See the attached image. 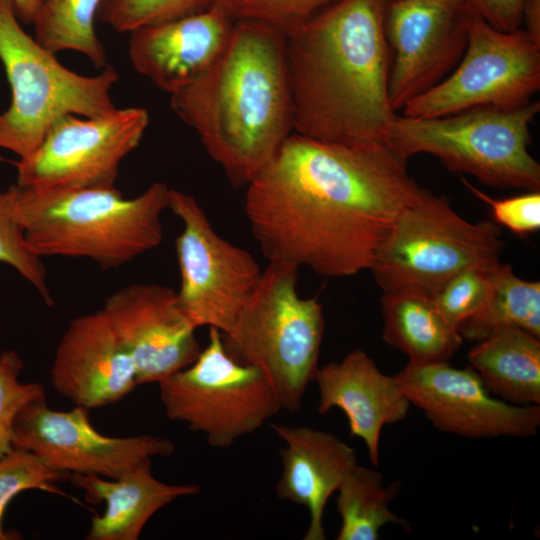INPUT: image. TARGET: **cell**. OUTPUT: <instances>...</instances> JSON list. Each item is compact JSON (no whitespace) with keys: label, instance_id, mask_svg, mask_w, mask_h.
Returning <instances> with one entry per match:
<instances>
[{"label":"cell","instance_id":"cell-1","mask_svg":"<svg viewBox=\"0 0 540 540\" xmlns=\"http://www.w3.org/2000/svg\"><path fill=\"white\" fill-rule=\"evenodd\" d=\"M423 190L387 145L293 132L247 185L244 209L268 261L346 277L370 269L401 212Z\"/></svg>","mask_w":540,"mask_h":540},{"label":"cell","instance_id":"cell-2","mask_svg":"<svg viewBox=\"0 0 540 540\" xmlns=\"http://www.w3.org/2000/svg\"><path fill=\"white\" fill-rule=\"evenodd\" d=\"M385 0H338L286 34L293 132L343 144H388Z\"/></svg>","mask_w":540,"mask_h":540},{"label":"cell","instance_id":"cell-3","mask_svg":"<svg viewBox=\"0 0 540 540\" xmlns=\"http://www.w3.org/2000/svg\"><path fill=\"white\" fill-rule=\"evenodd\" d=\"M171 107L230 181L247 186L293 133L286 34L264 22L235 21L221 57L172 94Z\"/></svg>","mask_w":540,"mask_h":540},{"label":"cell","instance_id":"cell-4","mask_svg":"<svg viewBox=\"0 0 540 540\" xmlns=\"http://www.w3.org/2000/svg\"><path fill=\"white\" fill-rule=\"evenodd\" d=\"M170 189L154 182L126 198L115 188H8L15 217L40 257L88 258L103 269L123 266L158 247Z\"/></svg>","mask_w":540,"mask_h":540},{"label":"cell","instance_id":"cell-5","mask_svg":"<svg viewBox=\"0 0 540 540\" xmlns=\"http://www.w3.org/2000/svg\"><path fill=\"white\" fill-rule=\"evenodd\" d=\"M298 269L268 261L232 329L221 333L227 352L258 368L289 412L301 408L314 381L324 331L321 303L297 292Z\"/></svg>","mask_w":540,"mask_h":540},{"label":"cell","instance_id":"cell-6","mask_svg":"<svg viewBox=\"0 0 540 540\" xmlns=\"http://www.w3.org/2000/svg\"><path fill=\"white\" fill-rule=\"evenodd\" d=\"M540 102L513 108L475 107L455 114L411 118L397 114L389 147L403 160L416 154L438 158L450 171L496 188H540V164L529 153L530 126Z\"/></svg>","mask_w":540,"mask_h":540},{"label":"cell","instance_id":"cell-7","mask_svg":"<svg viewBox=\"0 0 540 540\" xmlns=\"http://www.w3.org/2000/svg\"><path fill=\"white\" fill-rule=\"evenodd\" d=\"M0 60L11 103L0 114V148L19 159L31 155L60 117L103 115L116 107L110 95L118 81L112 66L96 76L63 66L20 26L12 0H0Z\"/></svg>","mask_w":540,"mask_h":540},{"label":"cell","instance_id":"cell-8","mask_svg":"<svg viewBox=\"0 0 540 540\" xmlns=\"http://www.w3.org/2000/svg\"><path fill=\"white\" fill-rule=\"evenodd\" d=\"M503 246L495 222L468 221L446 196L424 188L401 212L369 270L383 292L412 290L430 296L465 269L498 264Z\"/></svg>","mask_w":540,"mask_h":540},{"label":"cell","instance_id":"cell-9","mask_svg":"<svg viewBox=\"0 0 540 540\" xmlns=\"http://www.w3.org/2000/svg\"><path fill=\"white\" fill-rule=\"evenodd\" d=\"M157 384L166 416L204 434L215 448L230 447L282 409L265 375L235 360L215 327L192 364Z\"/></svg>","mask_w":540,"mask_h":540},{"label":"cell","instance_id":"cell-10","mask_svg":"<svg viewBox=\"0 0 540 540\" xmlns=\"http://www.w3.org/2000/svg\"><path fill=\"white\" fill-rule=\"evenodd\" d=\"M539 89L540 45L522 28L501 31L473 15L457 66L401 110L406 117L431 118L483 106L513 108L530 102Z\"/></svg>","mask_w":540,"mask_h":540},{"label":"cell","instance_id":"cell-11","mask_svg":"<svg viewBox=\"0 0 540 540\" xmlns=\"http://www.w3.org/2000/svg\"><path fill=\"white\" fill-rule=\"evenodd\" d=\"M169 209L183 223L176 238L180 306L192 325L227 334L263 270L245 249L221 237L195 198L170 189Z\"/></svg>","mask_w":540,"mask_h":540},{"label":"cell","instance_id":"cell-12","mask_svg":"<svg viewBox=\"0 0 540 540\" xmlns=\"http://www.w3.org/2000/svg\"><path fill=\"white\" fill-rule=\"evenodd\" d=\"M149 123L142 107L57 119L37 149L13 161L17 185L43 189L115 188L121 161L140 143Z\"/></svg>","mask_w":540,"mask_h":540},{"label":"cell","instance_id":"cell-13","mask_svg":"<svg viewBox=\"0 0 540 540\" xmlns=\"http://www.w3.org/2000/svg\"><path fill=\"white\" fill-rule=\"evenodd\" d=\"M89 409L48 407L46 399L26 405L14 423L13 448L30 451L46 465L67 474L115 479L142 461L174 453L175 444L159 436H106L89 421Z\"/></svg>","mask_w":540,"mask_h":540},{"label":"cell","instance_id":"cell-14","mask_svg":"<svg viewBox=\"0 0 540 540\" xmlns=\"http://www.w3.org/2000/svg\"><path fill=\"white\" fill-rule=\"evenodd\" d=\"M474 14L462 0H393L384 30L393 51L389 98L394 111L446 78L461 60Z\"/></svg>","mask_w":540,"mask_h":540},{"label":"cell","instance_id":"cell-15","mask_svg":"<svg viewBox=\"0 0 540 540\" xmlns=\"http://www.w3.org/2000/svg\"><path fill=\"white\" fill-rule=\"evenodd\" d=\"M395 377L411 405L443 432L468 438L529 437L540 427L539 405L494 397L471 366L408 361Z\"/></svg>","mask_w":540,"mask_h":540},{"label":"cell","instance_id":"cell-16","mask_svg":"<svg viewBox=\"0 0 540 540\" xmlns=\"http://www.w3.org/2000/svg\"><path fill=\"white\" fill-rule=\"evenodd\" d=\"M102 310L133 361L138 385L158 383L186 368L201 351L196 328L177 291L168 286H123L108 296Z\"/></svg>","mask_w":540,"mask_h":540},{"label":"cell","instance_id":"cell-17","mask_svg":"<svg viewBox=\"0 0 540 540\" xmlns=\"http://www.w3.org/2000/svg\"><path fill=\"white\" fill-rule=\"evenodd\" d=\"M50 379L58 393L89 410L116 403L138 386L133 361L102 309L70 321Z\"/></svg>","mask_w":540,"mask_h":540},{"label":"cell","instance_id":"cell-18","mask_svg":"<svg viewBox=\"0 0 540 540\" xmlns=\"http://www.w3.org/2000/svg\"><path fill=\"white\" fill-rule=\"evenodd\" d=\"M235 21L215 5L207 10L129 32L135 70L170 95L188 87L218 61Z\"/></svg>","mask_w":540,"mask_h":540},{"label":"cell","instance_id":"cell-19","mask_svg":"<svg viewBox=\"0 0 540 540\" xmlns=\"http://www.w3.org/2000/svg\"><path fill=\"white\" fill-rule=\"evenodd\" d=\"M314 381L319 390L317 411L342 410L350 435L363 440L370 462L378 466L383 426L405 419L411 407L397 378L381 372L375 361L358 349L339 362L319 367Z\"/></svg>","mask_w":540,"mask_h":540},{"label":"cell","instance_id":"cell-20","mask_svg":"<svg viewBox=\"0 0 540 540\" xmlns=\"http://www.w3.org/2000/svg\"><path fill=\"white\" fill-rule=\"evenodd\" d=\"M272 428L285 443L279 451L282 475L275 485L276 495L307 508L309 525L304 540H325V506L358 464L355 451L328 431L281 424H272Z\"/></svg>","mask_w":540,"mask_h":540},{"label":"cell","instance_id":"cell-21","mask_svg":"<svg viewBox=\"0 0 540 540\" xmlns=\"http://www.w3.org/2000/svg\"><path fill=\"white\" fill-rule=\"evenodd\" d=\"M152 458L110 479L93 474H69L91 504L105 503L101 515L91 518L87 540H137L150 518L173 501L197 495V484H167L154 477Z\"/></svg>","mask_w":540,"mask_h":540},{"label":"cell","instance_id":"cell-22","mask_svg":"<svg viewBox=\"0 0 540 540\" xmlns=\"http://www.w3.org/2000/svg\"><path fill=\"white\" fill-rule=\"evenodd\" d=\"M470 366L489 391L520 406L540 404V337L516 326H502L477 341Z\"/></svg>","mask_w":540,"mask_h":540},{"label":"cell","instance_id":"cell-23","mask_svg":"<svg viewBox=\"0 0 540 540\" xmlns=\"http://www.w3.org/2000/svg\"><path fill=\"white\" fill-rule=\"evenodd\" d=\"M382 338L411 362L448 361L463 338L434 305L431 297L412 290L384 292Z\"/></svg>","mask_w":540,"mask_h":540},{"label":"cell","instance_id":"cell-24","mask_svg":"<svg viewBox=\"0 0 540 540\" xmlns=\"http://www.w3.org/2000/svg\"><path fill=\"white\" fill-rule=\"evenodd\" d=\"M502 326L520 327L540 337V282L522 279L500 262L491 270L484 304L458 332L463 339L479 341Z\"/></svg>","mask_w":540,"mask_h":540},{"label":"cell","instance_id":"cell-25","mask_svg":"<svg viewBox=\"0 0 540 540\" xmlns=\"http://www.w3.org/2000/svg\"><path fill=\"white\" fill-rule=\"evenodd\" d=\"M399 480L382 484L379 471L356 464L337 489V511L341 526L337 540H377L380 529L389 523L407 531L410 524L389 509L400 490Z\"/></svg>","mask_w":540,"mask_h":540},{"label":"cell","instance_id":"cell-26","mask_svg":"<svg viewBox=\"0 0 540 540\" xmlns=\"http://www.w3.org/2000/svg\"><path fill=\"white\" fill-rule=\"evenodd\" d=\"M101 0H42L32 24L34 38L52 53L72 50L85 55L95 67L106 64L105 49L95 21Z\"/></svg>","mask_w":540,"mask_h":540},{"label":"cell","instance_id":"cell-27","mask_svg":"<svg viewBox=\"0 0 540 540\" xmlns=\"http://www.w3.org/2000/svg\"><path fill=\"white\" fill-rule=\"evenodd\" d=\"M69 474L46 465L30 451L13 448L0 458V540L20 538L18 534L6 531L4 514L10 501L26 490H41L64 495L55 485L68 479Z\"/></svg>","mask_w":540,"mask_h":540},{"label":"cell","instance_id":"cell-28","mask_svg":"<svg viewBox=\"0 0 540 540\" xmlns=\"http://www.w3.org/2000/svg\"><path fill=\"white\" fill-rule=\"evenodd\" d=\"M215 0H101L97 20L124 33L207 10Z\"/></svg>","mask_w":540,"mask_h":540},{"label":"cell","instance_id":"cell-29","mask_svg":"<svg viewBox=\"0 0 540 540\" xmlns=\"http://www.w3.org/2000/svg\"><path fill=\"white\" fill-rule=\"evenodd\" d=\"M0 263L14 268L28 281L47 305L53 304L42 257L29 246L14 215L9 190L0 191Z\"/></svg>","mask_w":540,"mask_h":540},{"label":"cell","instance_id":"cell-30","mask_svg":"<svg viewBox=\"0 0 540 540\" xmlns=\"http://www.w3.org/2000/svg\"><path fill=\"white\" fill-rule=\"evenodd\" d=\"M495 266L465 269L430 295L437 310L450 326L458 330L480 310L489 291L491 270Z\"/></svg>","mask_w":540,"mask_h":540},{"label":"cell","instance_id":"cell-31","mask_svg":"<svg viewBox=\"0 0 540 540\" xmlns=\"http://www.w3.org/2000/svg\"><path fill=\"white\" fill-rule=\"evenodd\" d=\"M338 0H215L214 4L234 21L255 20L293 31Z\"/></svg>","mask_w":540,"mask_h":540},{"label":"cell","instance_id":"cell-32","mask_svg":"<svg viewBox=\"0 0 540 540\" xmlns=\"http://www.w3.org/2000/svg\"><path fill=\"white\" fill-rule=\"evenodd\" d=\"M24 362L14 350L0 352V458L13 449L14 423L18 413L29 403L46 399L37 382H22Z\"/></svg>","mask_w":540,"mask_h":540},{"label":"cell","instance_id":"cell-33","mask_svg":"<svg viewBox=\"0 0 540 540\" xmlns=\"http://www.w3.org/2000/svg\"><path fill=\"white\" fill-rule=\"evenodd\" d=\"M462 181L475 196L490 206L496 224H500L520 236L539 230V190L510 198L494 199L466 180L462 179Z\"/></svg>","mask_w":540,"mask_h":540},{"label":"cell","instance_id":"cell-34","mask_svg":"<svg viewBox=\"0 0 540 540\" xmlns=\"http://www.w3.org/2000/svg\"><path fill=\"white\" fill-rule=\"evenodd\" d=\"M474 15L501 31L521 28L524 0H462Z\"/></svg>","mask_w":540,"mask_h":540},{"label":"cell","instance_id":"cell-35","mask_svg":"<svg viewBox=\"0 0 540 540\" xmlns=\"http://www.w3.org/2000/svg\"><path fill=\"white\" fill-rule=\"evenodd\" d=\"M521 26L527 36L540 45V0H524Z\"/></svg>","mask_w":540,"mask_h":540},{"label":"cell","instance_id":"cell-36","mask_svg":"<svg viewBox=\"0 0 540 540\" xmlns=\"http://www.w3.org/2000/svg\"><path fill=\"white\" fill-rule=\"evenodd\" d=\"M18 19L25 24H33L42 0H12Z\"/></svg>","mask_w":540,"mask_h":540},{"label":"cell","instance_id":"cell-37","mask_svg":"<svg viewBox=\"0 0 540 540\" xmlns=\"http://www.w3.org/2000/svg\"><path fill=\"white\" fill-rule=\"evenodd\" d=\"M390 1H393V0H385L386 3H387V2H390Z\"/></svg>","mask_w":540,"mask_h":540}]
</instances>
